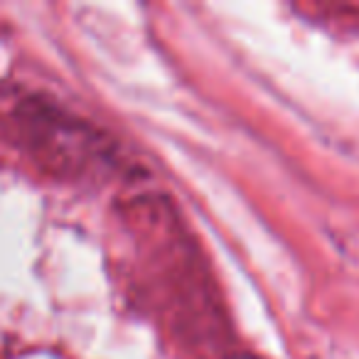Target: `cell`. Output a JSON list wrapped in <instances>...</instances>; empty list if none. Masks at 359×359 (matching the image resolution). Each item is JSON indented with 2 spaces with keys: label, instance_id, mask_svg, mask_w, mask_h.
Listing matches in <instances>:
<instances>
[{
  "label": "cell",
  "instance_id": "6da1fadb",
  "mask_svg": "<svg viewBox=\"0 0 359 359\" xmlns=\"http://www.w3.org/2000/svg\"><path fill=\"white\" fill-rule=\"evenodd\" d=\"M234 359H256V357H249V354H241V357H234Z\"/></svg>",
  "mask_w": 359,
  "mask_h": 359
}]
</instances>
